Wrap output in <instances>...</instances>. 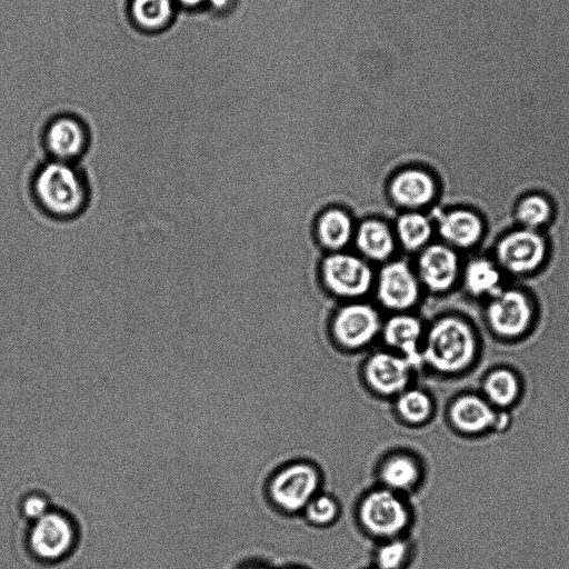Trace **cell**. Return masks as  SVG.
<instances>
[{
    "instance_id": "cell-2",
    "label": "cell",
    "mask_w": 569,
    "mask_h": 569,
    "mask_svg": "<svg viewBox=\"0 0 569 569\" xmlns=\"http://www.w3.org/2000/svg\"><path fill=\"white\" fill-rule=\"evenodd\" d=\"M476 353L470 326L457 317L435 321L421 349L423 363L441 373H455L469 366Z\"/></svg>"
},
{
    "instance_id": "cell-1",
    "label": "cell",
    "mask_w": 569,
    "mask_h": 569,
    "mask_svg": "<svg viewBox=\"0 0 569 569\" xmlns=\"http://www.w3.org/2000/svg\"><path fill=\"white\" fill-rule=\"evenodd\" d=\"M30 189L37 207L61 221L81 216L90 200L89 183L76 163L49 159L34 171Z\"/></svg>"
},
{
    "instance_id": "cell-12",
    "label": "cell",
    "mask_w": 569,
    "mask_h": 569,
    "mask_svg": "<svg viewBox=\"0 0 569 569\" xmlns=\"http://www.w3.org/2000/svg\"><path fill=\"white\" fill-rule=\"evenodd\" d=\"M89 133L84 124L73 117H59L51 121L43 136V144L51 160L76 163L88 150Z\"/></svg>"
},
{
    "instance_id": "cell-18",
    "label": "cell",
    "mask_w": 569,
    "mask_h": 569,
    "mask_svg": "<svg viewBox=\"0 0 569 569\" xmlns=\"http://www.w3.org/2000/svg\"><path fill=\"white\" fill-rule=\"evenodd\" d=\"M353 240L363 258L371 261H387L395 251L396 236L380 219H367L356 229Z\"/></svg>"
},
{
    "instance_id": "cell-29",
    "label": "cell",
    "mask_w": 569,
    "mask_h": 569,
    "mask_svg": "<svg viewBox=\"0 0 569 569\" xmlns=\"http://www.w3.org/2000/svg\"><path fill=\"white\" fill-rule=\"evenodd\" d=\"M49 510L50 507L47 498L40 493H31L22 501V512L32 522L41 518Z\"/></svg>"
},
{
    "instance_id": "cell-26",
    "label": "cell",
    "mask_w": 569,
    "mask_h": 569,
    "mask_svg": "<svg viewBox=\"0 0 569 569\" xmlns=\"http://www.w3.org/2000/svg\"><path fill=\"white\" fill-rule=\"evenodd\" d=\"M302 512L310 526L326 528L339 519L341 506L335 496L320 491L308 502Z\"/></svg>"
},
{
    "instance_id": "cell-21",
    "label": "cell",
    "mask_w": 569,
    "mask_h": 569,
    "mask_svg": "<svg viewBox=\"0 0 569 569\" xmlns=\"http://www.w3.org/2000/svg\"><path fill=\"white\" fill-rule=\"evenodd\" d=\"M395 236L407 251H421L431 239L432 223L420 211H406L396 221Z\"/></svg>"
},
{
    "instance_id": "cell-27",
    "label": "cell",
    "mask_w": 569,
    "mask_h": 569,
    "mask_svg": "<svg viewBox=\"0 0 569 569\" xmlns=\"http://www.w3.org/2000/svg\"><path fill=\"white\" fill-rule=\"evenodd\" d=\"M551 217L549 201L539 194L523 197L517 204L516 219L521 228L536 230L545 226Z\"/></svg>"
},
{
    "instance_id": "cell-4",
    "label": "cell",
    "mask_w": 569,
    "mask_h": 569,
    "mask_svg": "<svg viewBox=\"0 0 569 569\" xmlns=\"http://www.w3.org/2000/svg\"><path fill=\"white\" fill-rule=\"evenodd\" d=\"M356 517L370 538L388 540L400 537L410 527L412 512L399 493L380 487L362 496Z\"/></svg>"
},
{
    "instance_id": "cell-14",
    "label": "cell",
    "mask_w": 569,
    "mask_h": 569,
    "mask_svg": "<svg viewBox=\"0 0 569 569\" xmlns=\"http://www.w3.org/2000/svg\"><path fill=\"white\" fill-rule=\"evenodd\" d=\"M437 193L432 176L418 168L402 169L388 183L390 200L407 211H419L432 202Z\"/></svg>"
},
{
    "instance_id": "cell-7",
    "label": "cell",
    "mask_w": 569,
    "mask_h": 569,
    "mask_svg": "<svg viewBox=\"0 0 569 569\" xmlns=\"http://www.w3.org/2000/svg\"><path fill=\"white\" fill-rule=\"evenodd\" d=\"M76 527L67 515L49 510L32 522L29 533L31 552L46 561L66 557L76 543Z\"/></svg>"
},
{
    "instance_id": "cell-28",
    "label": "cell",
    "mask_w": 569,
    "mask_h": 569,
    "mask_svg": "<svg viewBox=\"0 0 569 569\" xmlns=\"http://www.w3.org/2000/svg\"><path fill=\"white\" fill-rule=\"evenodd\" d=\"M518 389L517 378L511 371L506 369L493 371L485 385L487 396L498 406L510 405L516 399Z\"/></svg>"
},
{
    "instance_id": "cell-6",
    "label": "cell",
    "mask_w": 569,
    "mask_h": 569,
    "mask_svg": "<svg viewBox=\"0 0 569 569\" xmlns=\"http://www.w3.org/2000/svg\"><path fill=\"white\" fill-rule=\"evenodd\" d=\"M381 328L382 322L376 308L363 302L342 306L333 315L330 325L335 342L349 351L360 350L371 343Z\"/></svg>"
},
{
    "instance_id": "cell-23",
    "label": "cell",
    "mask_w": 569,
    "mask_h": 569,
    "mask_svg": "<svg viewBox=\"0 0 569 569\" xmlns=\"http://www.w3.org/2000/svg\"><path fill=\"white\" fill-rule=\"evenodd\" d=\"M500 279L497 266L485 258L471 260L463 272L465 287L476 297L497 295L501 290Z\"/></svg>"
},
{
    "instance_id": "cell-24",
    "label": "cell",
    "mask_w": 569,
    "mask_h": 569,
    "mask_svg": "<svg viewBox=\"0 0 569 569\" xmlns=\"http://www.w3.org/2000/svg\"><path fill=\"white\" fill-rule=\"evenodd\" d=\"M173 13L172 0H132L131 16L140 28L157 30L164 27Z\"/></svg>"
},
{
    "instance_id": "cell-15",
    "label": "cell",
    "mask_w": 569,
    "mask_h": 569,
    "mask_svg": "<svg viewBox=\"0 0 569 569\" xmlns=\"http://www.w3.org/2000/svg\"><path fill=\"white\" fill-rule=\"evenodd\" d=\"M381 335L383 342L398 351V355L407 360L412 370L423 365L419 346L423 329L418 318L405 312H397L382 325Z\"/></svg>"
},
{
    "instance_id": "cell-22",
    "label": "cell",
    "mask_w": 569,
    "mask_h": 569,
    "mask_svg": "<svg viewBox=\"0 0 569 569\" xmlns=\"http://www.w3.org/2000/svg\"><path fill=\"white\" fill-rule=\"evenodd\" d=\"M395 412L409 427L421 426L433 412L431 397L422 389L407 388L396 396Z\"/></svg>"
},
{
    "instance_id": "cell-31",
    "label": "cell",
    "mask_w": 569,
    "mask_h": 569,
    "mask_svg": "<svg viewBox=\"0 0 569 569\" xmlns=\"http://www.w3.org/2000/svg\"><path fill=\"white\" fill-rule=\"evenodd\" d=\"M229 0H207L212 7L220 9L228 3Z\"/></svg>"
},
{
    "instance_id": "cell-10",
    "label": "cell",
    "mask_w": 569,
    "mask_h": 569,
    "mask_svg": "<svg viewBox=\"0 0 569 569\" xmlns=\"http://www.w3.org/2000/svg\"><path fill=\"white\" fill-rule=\"evenodd\" d=\"M419 290V279L407 262L389 261L380 269L377 298L385 308L405 312L418 301Z\"/></svg>"
},
{
    "instance_id": "cell-13",
    "label": "cell",
    "mask_w": 569,
    "mask_h": 569,
    "mask_svg": "<svg viewBox=\"0 0 569 569\" xmlns=\"http://www.w3.org/2000/svg\"><path fill=\"white\" fill-rule=\"evenodd\" d=\"M459 273V259L455 250L443 243L425 247L418 258V279L432 292L450 289Z\"/></svg>"
},
{
    "instance_id": "cell-8",
    "label": "cell",
    "mask_w": 569,
    "mask_h": 569,
    "mask_svg": "<svg viewBox=\"0 0 569 569\" xmlns=\"http://www.w3.org/2000/svg\"><path fill=\"white\" fill-rule=\"evenodd\" d=\"M546 252L545 238L538 231L525 228L505 234L496 247L498 263L516 274L536 270Z\"/></svg>"
},
{
    "instance_id": "cell-16",
    "label": "cell",
    "mask_w": 569,
    "mask_h": 569,
    "mask_svg": "<svg viewBox=\"0 0 569 569\" xmlns=\"http://www.w3.org/2000/svg\"><path fill=\"white\" fill-rule=\"evenodd\" d=\"M440 237L448 246L469 248L476 244L482 234L481 219L467 209H453L435 214Z\"/></svg>"
},
{
    "instance_id": "cell-17",
    "label": "cell",
    "mask_w": 569,
    "mask_h": 569,
    "mask_svg": "<svg viewBox=\"0 0 569 569\" xmlns=\"http://www.w3.org/2000/svg\"><path fill=\"white\" fill-rule=\"evenodd\" d=\"M377 477L381 487L397 493L411 492L421 480L422 469L412 453L399 451L381 460Z\"/></svg>"
},
{
    "instance_id": "cell-3",
    "label": "cell",
    "mask_w": 569,
    "mask_h": 569,
    "mask_svg": "<svg viewBox=\"0 0 569 569\" xmlns=\"http://www.w3.org/2000/svg\"><path fill=\"white\" fill-rule=\"evenodd\" d=\"M322 471L312 461L297 460L278 468L266 486L267 497L283 513L302 512L308 502L320 492Z\"/></svg>"
},
{
    "instance_id": "cell-5",
    "label": "cell",
    "mask_w": 569,
    "mask_h": 569,
    "mask_svg": "<svg viewBox=\"0 0 569 569\" xmlns=\"http://www.w3.org/2000/svg\"><path fill=\"white\" fill-rule=\"evenodd\" d=\"M325 287L339 298L355 299L366 295L373 283L369 263L356 254L330 252L321 262Z\"/></svg>"
},
{
    "instance_id": "cell-11",
    "label": "cell",
    "mask_w": 569,
    "mask_h": 569,
    "mask_svg": "<svg viewBox=\"0 0 569 569\" xmlns=\"http://www.w3.org/2000/svg\"><path fill=\"white\" fill-rule=\"evenodd\" d=\"M486 317L496 333L506 338H515L529 328L532 308L525 293L513 289H501L491 297Z\"/></svg>"
},
{
    "instance_id": "cell-33",
    "label": "cell",
    "mask_w": 569,
    "mask_h": 569,
    "mask_svg": "<svg viewBox=\"0 0 569 569\" xmlns=\"http://www.w3.org/2000/svg\"><path fill=\"white\" fill-rule=\"evenodd\" d=\"M281 569H303V568L295 567V566H289V567H283Z\"/></svg>"
},
{
    "instance_id": "cell-9",
    "label": "cell",
    "mask_w": 569,
    "mask_h": 569,
    "mask_svg": "<svg viewBox=\"0 0 569 569\" xmlns=\"http://www.w3.org/2000/svg\"><path fill=\"white\" fill-rule=\"evenodd\" d=\"M412 368L398 353L377 351L369 356L362 367L366 386L379 397H396L408 388Z\"/></svg>"
},
{
    "instance_id": "cell-19",
    "label": "cell",
    "mask_w": 569,
    "mask_h": 569,
    "mask_svg": "<svg viewBox=\"0 0 569 569\" xmlns=\"http://www.w3.org/2000/svg\"><path fill=\"white\" fill-rule=\"evenodd\" d=\"M355 226L348 212L340 208H329L317 219L318 242L330 252L342 251L353 239Z\"/></svg>"
},
{
    "instance_id": "cell-20",
    "label": "cell",
    "mask_w": 569,
    "mask_h": 569,
    "mask_svg": "<svg viewBox=\"0 0 569 569\" xmlns=\"http://www.w3.org/2000/svg\"><path fill=\"white\" fill-rule=\"evenodd\" d=\"M453 427L463 432H480L493 425L496 416L489 405L477 396L466 395L456 399L449 409Z\"/></svg>"
},
{
    "instance_id": "cell-30",
    "label": "cell",
    "mask_w": 569,
    "mask_h": 569,
    "mask_svg": "<svg viewBox=\"0 0 569 569\" xmlns=\"http://www.w3.org/2000/svg\"><path fill=\"white\" fill-rule=\"evenodd\" d=\"M178 2L182 3L186 7H197L207 0H177Z\"/></svg>"
},
{
    "instance_id": "cell-32",
    "label": "cell",
    "mask_w": 569,
    "mask_h": 569,
    "mask_svg": "<svg viewBox=\"0 0 569 569\" xmlns=\"http://www.w3.org/2000/svg\"><path fill=\"white\" fill-rule=\"evenodd\" d=\"M241 569H269V568L263 565H249V566L242 567Z\"/></svg>"
},
{
    "instance_id": "cell-25",
    "label": "cell",
    "mask_w": 569,
    "mask_h": 569,
    "mask_svg": "<svg viewBox=\"0 0 569 569\" xmlns=\"http://www.w3.org/2000/svg\"><path fill=\"white\" fill-rule=\"evenodd\" d=\"M412 556V545L402 538L383 540L372 551L375 569H406Z\"/></svg>"
}]
</instances>
